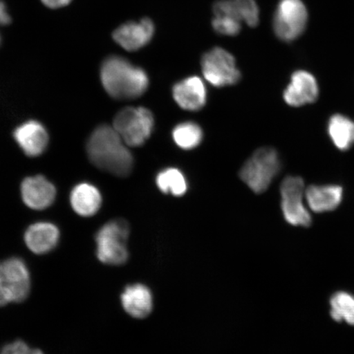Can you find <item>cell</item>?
Listing matches in <instances>:
<instances>
[{"instance_id": "cell-28", "label": "cell", "mask_w": 354, "mask_h": 354, "mask_svg": "<svg viewBox=\"0 0 354 354\" xmlns=\"http://www.w3.org/2000/svg\"><path fill=\"white\" fill-rule=\"evenodd\" d=\"M28 354H44L39 349H30Z\"/></svg>"}, {"instance_id": "cell-3", "label": "cell", "mask_w": 354, "mask_h": 354, "mask_svg": "<svg viewBox=\"0 0 354 354\" xmlns=\"http://www.w3.org/2000/svg\"><path fill=\"white\" fill-rule=\"evenodd\" d=\"M130 227L125 220L116 219L106 223L95 236L96 254L100 262L120 266L129 258L127 241Z\"/></svg>"}, {"instance_id": "cell-26", "label": "cell", "mask_w": 354, "mask_h": 354, "mask_svg": "<svg viewBox=\"0 0 354 354\" xmlns=\"http://www.w3.org/2000/svg\"><path fill=\"white\" fill-rule=\"evenodd\" d=\"M41 1L48 8H59L68 6L72 0H41Z\"/></svg>"}, {"instance_id": "cell-7", "label": "cell", "mask_w": 354, "mask_h": 354, "mask_svg": "<svg viewBox=\"0 0 354 354\" xmlns=\"http://www.w3.org/2000/svg\"><path fill=\"white\" fill-rule=\"evenodd\" d=\"M308 19L302 0H281L274 16V32L281 41H293L304 32Z\"/></svg>"}, {"instance_id": "cell-20", "label": "cell", "mask_w": 354, "mask_h": 354, "mask_svg": "<svg viewBox=\"0 0 354 354\" xmlns=\"http://www.w3.org/2000/svg\"><path fill=\"white\" fill-rule=\"evenodd\" d=\"M330 308L334 321L354 326V295L344 291L336 292L330 299Z\"/></svg>"}, {"instance_id": "cell-4", "label": "cell", "mask_w": 354, "mask_h": 354, "mask_svg": "<svg viewBox=\"0 0 354 354\" xmlns=\"http://www.w3.org/2000/svg\"><path fill=\"white\" fill-rule=\"evenodd\" d=\"M281 169V161L275 149L263 147L256 150L243 166L241 180L256 194L270 187Z\"/></svg>"}, {"instance_id": "cell-9", "label": "cell", "mask_w": 354, "mask_h": 354, "mask_svg": "<svg viewBox=\"0 0 354 354\" xmlns=\"http://www.w3.org/2000/svg\"><path fill=\"white\" fill-rule=\"evenodd\" d=\"M281 209L288 223L294 227H308L312 216L305 207L304 183L299 176H287L281 185Z\"/></svg>"}, {"instance_id": "cell-22", "label": "cell", "mask_w": 354, "mask_h": 354, "mask_svg": "<svg viewBox=\"0 0 354 354\" xmlns=\"http://www.w3.org/2000/svg\"><path fill=\"white\" fill-rule=\"evenodd\" d=\"M172 137L180 148L189 150L201 145L203 134L201 127L198 124L187 122L180 123L174 128Z\"/></svg>"}, {"instance_id": "cell-16", "label": "cell", "mask_w": 354, "mask_h": 354, "mask_svg": "<svg viewBox=\"0 0 354 354\" xmlns=\"http://www.w3.org/2000/svg\"><path fill=\"white\" fill-rule=\"evenodd\" d=\"M308 205L317 214L333 211L339 206L343 198V189L339 185H311L305 190Z\"/></svg>"}, {"instance_id": "cell-19", "label": "cell", "mask_w": 354, "mask_h": 354, "mask_svg": "<svg viewBox=\"0 0 354 354\" xmlns=\"http://www.w3.org/2000/svg\"><path fill=\"white\" fill-rule=\"evenodd\" d=\"M328 134L336 147L345 151L354 145V122L342 114H335L330 118Z\"/></svg>"}, {"instance_id": "cell-1", "label": "cell", "mask_w": 354, "mask_h": 354, "mask_svg": "<svg viewBox=\"0 0 354 354\" xmlns=\"http://www.w3.org/2000/svg\"><path fill=\"white\" fill-rule=\"evenodd\" d=\"M86 152L93 165L102 171L121 177L132 171V154L113 127H97L87 141Z\"/></svg>"}, {"instance_id": "cell-21", "label": "cell", "mask_w": 354, "mask_h": 354, "mask_svg": "<svg viewBox=\"0 0 354 354\" xmlns=\"http://www.w3.org/2000/svg\"><path fill=\"white\" fill-rule=\"evenodd\" d=\"M156 183L162 192L174 196H183L187 192V179L183 172L176 168H167L159 172Z\"/></svg>"}, {"instance_id": "cell-14", "label": "cell", "mask_w": 354, "mask_h": 354, "mask_svg": "<svg viewBox=\"0 0 354 354\" xmlns=\"http://www.w3.org/2000/svg\"><path fill=\"white\" fill-rule=\"evenodd\" d=\"M172 95L181 109L198 111L206 104L207 90L205 83L198 77H190L176 83Z\"/></svg>"}, {"instance_id": "cell-15", "label": "cell", "mask_w": 354, "mask_h": 354, "mask_svg": "<svg viewBox=\"0 0 354 354\" xmlns=\"http://www.w3.org/2000/svg\"><path fill=\"white\" fill-rule=\"evenodd\" d=\"M60 232L55 224L41 221L30 225L24 239L26 246L35 254H44L52 251L59 243Z\"/></svg>"}, {"instance_id": "cell-17", "label": "cell", "mask_w": 354, "mask_h": 354, "mask_svg": "<svg viewBox=\"0 0 354 354\" xmlns=\"http://www.w3.org/2000/svg\"><path fill=\"white\" fill-rule=\"evenodd\" d=\"M122 304L130 316L139 318L147 317L152 312L153 296L151 291L144 285L127 286L121 296Z\"/></svg>"}, {"instance_id": "cell-6", "label": "cell", "mask_w": 354, "mask_h": 354, "mask_svg": "<svg viewBox=\"0 0 354 354\" xmlns=\"http://www.w3.org/2000/svg\"><path fill=\"white\" fill-rule=\"evenodd\" d=\"M30 290V272L24 261L11 258L0 263V306L22 302Z\"/></svg>"}, {"instance_id": "cell-13", "label": "cell", "mask_w": 354, "mask_h": 354, "mask_svg": "<svg viewBox=\"0 0 354 354\" xmlns=\"http://www.w3.org/2000/svg\"><path fill=\"white\" fill-rule=\"evenodd\" d=\"M13 137L22 151L29 157H38L46 149L48 132L41 123L29 121L17 128Z\"/></svg>"}, {"instance_id": "cell-10", "label": "cell", "mask_w": 354, "mask_h": 354, "mask_svg": "<svg viewBox=\"0 0 354 354\" xmlns=\"http://www.w3.org/2000/svg\"><path fill=\"white\" fill-rule=\"evenodd\" d=\"M319 88L313 75L306 71H297L291 77V81L286 87L283 98L292 107L313 104L318 98Z\"/></svg>"}, {"instance_id": "cell-5", "label": "cell", "mask_w": 354, "mask_h": 354, "mask_svg": "<svg viewBox=\"0 0 354 354\" xmlns=\"http://www.w3.org/2000/svg\"><path fill=\"white\" fill-rule=\"evenodd\" d=\"M154 119L147 109L126 108L118 112L113 127L130 147H139L151 136Z\"/></svg>"}, {"instance_id": "cell-18", "label": "cell", "mask_w": 354, "mask_h": 354, "mask_svg": "<svg viewBox=\"0 0 354 354\" xmlns=\"http://www.w3.org/2000/svg\"><path fill=\"white\" fill-rule=\"evenodd\" d=\"M73 209L82 216H92L98 212L102 205L100 190L90 183L78 184L70 196Z\"/></svg>"}, {"instance_id": "cell-8", "label": "cell", "mask_w": 354, "mask_h": 354, "mask_svg": "<svg viewBox=\"0 0 354 354\" xmlns=\"http://www.w3.org/2000/svg\"><path fill=\"white\" fill-rule=\"evenodd\" d=\"M201 66L203 76L214 86H232L241 78L236 59L223 48L216 47L207 52L203 56Z\"/></svg>"}, {"instance_id": "cell-27", "label": "cell", "mask_w": 354, "mask_h": 354, "mask_svg": "<svg viewBox=\"0 0 354 354\" xmlns=\"http://www.w3.org/2000/svg\"><path fill=\"white\" fill-rule=\"evenodd\" d=\"M11 17L7 11L6 3L0 0V25L10 24Z\"/></svg>"}, {"instance_id": "cell-25", "label": "cell", "mask_w": 354, "mask_h": 354, "mask_svg": "<svg viewBox=\"0 0 354 354\" xmlns=\"http://www.w3.org/2000/svg\"><path fill=\"white\" fill-rule=\"evenodd\" d=\"M30 349L28 345L22 340H17V342L6 345L0 354H28Z\"/></svg>"}, {"instance_id": "cell-24", "label": "cell", "mask_w": 354, "mask_h": 354, "mask_svg": "<svg viewBox=\"0 0 354 354\" xmlns=\"http://www.w3.org/2000/svg\"><path fill=\"white\" fill-rule=\"evenodd\" d=\"M212 25L216 32L230 37L238 35L241 30V21L228 16L214 15Z\"/></svg>"}, {"instance_id": "cell-23", "label": "cell", "mask_w": 354, "mask_h": 354, "mask_svg": "<svg viewBox=\"0 0 354 354\" xmlns=\"http://www.w3.org/2000/svg\"><path fill=\"white\" fill-rule=\"evenodd\" d=\"M231 15L241 21H245L251 28L258 26L259 8L255 0H228Z\"/></svg>"}, {"instance_id": "cell-12", "label": "cell", "mask_w": 354, "mask_h": 354, "mask_svg": "<svg viewBox=\"0 0 354 354\" xmlns=\"http://www.w3.org/2000/svg\"><path fill=\"white\" fill-rule=\"evenodd\" d=\"M56 194L54 184L43 176L28 177L21 185L22 201L34 210H43L51 206Z\"/></svg>"}, {"instance_id": "cell-2", "label": "cell", "mask_w": 354, "mask_h": 354, "mask_svg": "<svg viewBox=\"0 0 354 354\" xmlns=\"http://www.w3.org/2000/svg\"><path fill=\"white\" fill-rule=\"evenodd\" d=\"M100 79L106 92L117 100L139 98L149 84L148 75L142 68L119 56H110L104 61Z\"/></svg>"}, {"instance_id": "cell-29", "label": "cell", "mask_w": 354, "mask_h": 354, "mask_svg": "<svg viewBox=\"0 0 354 354\" xmlns=\"http://www.w3.org/2000/svg\"><path fill=\"white\" fill-rule=\"evenodd\" d=\"M0 42H1V37H0Z\"/></svg>"}, {"instance_id": "cell-11", "label": "cell", "mask_w": 354, "mask_h": 354, "mask_svg": "<svg viewBox=\"0 0 354 354\" xmlns=\"http://www.w3.org/2000/svg\"><path fill=\"white\" fill-rule=\"evenodd\" d=\"M154 32L153 21L143 19L140 21L127 22L119 26L113 32V37L124 50L136 51L151 41Z\"/></svg>"}]
</instances>
